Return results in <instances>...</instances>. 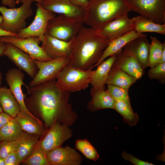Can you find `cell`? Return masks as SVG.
<instances>
[{
    "mask_svg": "<svg viewBox=\"0 0 165 165\" xmlns=\"http://www.w3.org/2000/svg\"><path fill=\"white\" fill-rule=\"evenodd\" d=\"M22 162L28 165H50L46 154L35 148Z\"/></svg>",
    "mask_w": 165,
    "mask_h": 165,
    "instance_id": "32",
    "label": "cell"
},
{
    "mask_svg": "<svg viewBox=\"0 0 165 165\" xmlns=\"http://www.w3.org/2000/svg\"><path fill=\"white\" fill-rule=\"evenodd\" d=\"M113 68H112L109 72L107 85H114L128 90L137 80L121 69L117 70Z\"/></svg>",
    "mask_w": 165,
    "mask_h": 165,
    "instance_id": "27",
    "label": "cell"
},
{
    "mask_svg": "<svg viewBox=\"0 0 165 165\" xmlns=\"http://www.w3.org/2000/svg\"><path fill=\"white\" fill-rule=\"evenodd\" d=\"M3 20V17L2 16L0 15V25Z\"/></svg>",
    "mask_w": 165,
    "mask_h": 165,
    "instance_id": "47",
    "label": "cell"
},
{
    "mask_svg": "<svg viewBox=\"0 0 165 165\" xmlns=\"http://www.w3.org/2000/svg\"><path fill=\"white\" fill-rule=\"evenodd\" d=\"M46 155L50 165H79L82 160L80 155L68 146L55 148Z\"/></svg>",
    "mask_w": 165,
    "mask_h": 165,
    "instance_id": "16",
    "label": "cell"
},
{
    "mask_svg": "<svg viewBox=\"0 0 165 165\" xmlns=\"http://www.w3.org/2000/svg\"><path fill=\"white\" fill-rule=\"evenodd\" d=\"M6 48V43L0 41V56H4Z\"/></svg>",
    "mask_w": 165,
    "mask_h": 165,
    "instance_id": "42",
    "label": "cell"
},
{
    "mask_svg": "<svg viewBox=\"0 0 165 165\" xmlns=\"http://www.w3.org/2000/svg\"><path fill=\"white\" fill-rule=\"evenodd\" d=\"M114 109L120 114L124 122L130 126L136 125L139 120L137 113L134 112L130 102L123 100H115Z\"/></svg>",
    "mask_w": 165,
    "mask_h": 165,
    "instance_id": "29",
    "label": "cell"
},
{
    "mask_svg": "<svg viewBox=\"0 0 165 165\" xmlns=\"http://www.w3.org/2000/svg\"><path fill=\"white\" fill-rule=\"evenodd\" d=\"M94 71L92 69L80 68L70 63L58 75L56 82L59 87L70 93L78 91L88 88Z\"/></svg>",
    "mask_w": 165,
    "mask_h": 165,
    "instance_id": "4",
    "label": "cell"
},
{
    "mask_svg": "<svg viewBox=\"0 0 165 165\" xmlns=\"http://www.w3.org/2000/svg\"><path fill=\"white\" fill-rule=\"evenodd\" d=\"M1 141L0 140V142H1Z\"/></svg>",
    "mask_w": 165,
    "mask_h": 165,
    "instance_id": "49",
    "label": "cell"
},
{
    "mask_svg": "<svg viewBox=\"0 0 165 165\" xmlns=\"http://www.w3.org/2000/svg\"><path fill=\"white\" fill-rule=\"evenodd\" d=\"M24 133L15 118H12L0 129L1 141H14L20 139Z\"/></svg>",
    "mask_w": 165,
    "mask_h": 165,
    "instance_id": "28",
    "label": "cell"
},
{
    "mask_svg": "<svg viewBox=\"0 0 165 165\" xmlns=\"http://www.w3.org/2000/svg\"><path fill=\"white\" fill-rule=\"evenodd\" d=\"M88 0L84 24L97 30L132 11L126 0Z\"/></svg>",
    "mask_w": 165,
    "mask_h": 165,
    "instance_id": "3",
    "label": "cell"
},
{
    "mask_svg": "<svg viewBox=\"0 0 165 165\" xmlns=\"http://www.w3.org/2000/svg\"><path fill=\"white\" fill-rule=\"evenodd\" d=\"M110 42L97 30L83 26L73 39L70 64L84 70L92 69Z\"/></svg>",
    "mask_w": 165,
    "mask_h": 165,
    "instance_id": "2",
    "label": "cell"
},
{
    "mask_svg": "<svg viewBox=\"0 0 165 165\" xmlns=\"http://www.w3.org/2000/svg\"><path fill=\"white\" fill-rule=\"evenodd\" d=\"M17 4H18L20 3H22L25 0H15ZM34 1H36L37 3L40 4L43 0H34Z\"/></svg>",
    "mask_w": 165,
    "mask_h": 165,
    "instance_id": "44",
    "label": "cell"
},
{
    "mask_svg": "<svg viewBox=\"0 0 165 165\" xmlns=\"http://www.w3.org/2000/svg\"><path fill=\"white\" fill-rule=\"evenodd\" d=\"M84 24L83 20L73 19L59 14L49 21L45 34L61 40L70 41L75 38Z\"/></svg>",
    "mask_w": 165,
    "mask_h": 165,
    "instance_id": "6",
    "label": "cell"
},
{
    "mask_svg": "<svg viewBox=\"0 0 165 165\" xmlns=\"http://www.w3.org/2000/svg\"><path fill=\"white\" fill-rule=\"evenodd\" d=\"M14 118L26 132L40 136L45 133L41 120L25 112L21 111Z\"/></svg>",
    "mask_w": 165,
    "mask_h": 165,
    "instance_id": "23",
    "label": "cell"
},
{
    "mask_svg": "<svg viewBox=\"0 0 165 165\" xmlns=\"http://www.w3.org/2000/svg\"><path fill=\"white\" fill-rule=\"evenodd\" d=\"M16 35L6 31L0 28V37L5 36H16Z\"/></svg>",
    "mask_w": 165,
    "mask_h": 165,
    "instance_id": "41",
    "label": "cell"
},
{
    "mask_svg": "<svg viewBox=\"0 0 165 165\" xmlns=\"http://www.w3.org/2000/svg\"><path fill=\"white\" fill-rule=\"evenodd\" d=\"M75 147L87 159L96 161L99 158L97 150L87 140H77Z\"/></svg>",
    "mask_w": 165,
    "mask_h": 165,
    "instance_id": "31",
    "label": "cell"
},
{
    "mask_svg": "<svg viewBox=\"0 0 165 165\" xmlns=\"http://www.w3.org/2000/svg\"><path fill=\"white\" fill-rule=\"evenodd\" d=\"M36 14L32 22L28 27L21 30L17 37L25 38L32 36L38 37L41 42L43 41L49 21L55 16V13L43 8L37 3Z\"/></svg>",
    "mask_w": 165,
    "mask_h": 165,
    "instance_id": "10",
    "label": "cell"
},
{
    "mask_svg": "<svg viewBox=\"0 0 165 165\" xmlns=\"http://www.w3.org/2000/svg\"><path fill=\"white\" fill-rule=\"evenodd\" d=\"M150 38L148 66L152 68L159 63L165 43H162L156 37L151 36Z\"/></svg>",
    "mask_w": 165,
    "mask_h": 165,
    "instance_id": "30",
    "label": "cell"
},
{
    "mask_svg": "<svg viewBox=\"0 0 165 165\" xmlns=\"http://www.w3.org/2000/svg\"><path fill=\"white\" fill-rule=\"evenodd\" d=\"M0 41L14 45L28 54L34 60L45 61L51 60L39 46L41 42L38 37L20 38L16 36H5L0 37Z\"/></svg>",
    "mask_w": 165,
    "mask_h": 165,
    "instance_id": "11",
    "label": "cell"
},
{
    "mask_svg": "<svg viewBox=\"0 0 165 165\" xmlns=\"http://www.w3.org/2000/svg\"><path fill=\"white\" fill-rule=\"evenodd\" d=\"M132 19L134 23L133 30L137 32H151L165 35V23L157 24L141 15Z\"/></svg>",
    "mask_w": 165,
    "mask_h": 165,
    "instance_id": "25",
    "label": "cell"
},
{
    "mask_svg": "<svg viewBox=\"0 0 165 165\" xmlns=\"http://www.w3.org/2000/svg\"><path fill=\"white\" fill-rule=\"evenodd\" d=\"M40 136L24 132L21 138L19 144L16 151L21 163L32 152L39 141Z\"/></svg>",
    "mask_w": 165,
    "mask_h": 165,
    "instance_id": "26",
    "label": "cell"
},
{
    "mask_svg": "<svg viewBox=\"0 0 165 165\" xmlns=\"http://www.w3.org/2000/svg\"><path fill=\"white\" fill-rule=\"evenodd\" d=\"M126 0L132 11L155 23H165V0Z\"/></svg>",
    "mask_w": 165,
    "mask_h": 165,
    "instance_id": "8",
    "label": "cell"
},
{
    "mask_svg": "<svg viewBox=\"0 0 165 165\" xmlns=\"http://www.w3.org/2000/svg\"><path fill=\"white\" fill-rule=\"evenodd\" d=\"M20 138L14 141H1L0 143V156L5 159L11 152L16 151Z\"/></svg>",
    "mask_w": 165,
    "mask_h": 165,
    "instance_id": "34",
    "label": "cell"
},
{
    "mask_svg": "<svg viewBox=\"0 0 165 165\" xmlns=\"http://www.w3.org/2000/svg\"><path fill=\"white\" fill-rule=\"evenodd\" d=\"M0 165H5L4 159L0 156Z\"/></svg>",
    "mask_w": 165,
    "mask_h": 165,
    "instance_id": "45",
    "label": "cell"
},
{
    "mask_svg": "<svg viewBox=\"0 0 165 165\" xmlns=\"http://www.w3.org/2000/svg\"><path fill=\"white\" fill-rule=\"evenodd\" d=\"M3 112L0 105V113Z\"/></svg>",
    "mask_w": 165,
    "mask_h": 165,
    "instance_id": "48",
    "label": "cell"
},
{
    "mask_svg": "<svg viewBox=\"0 0 165 165\" xmlns=\"http://www.w3.org/2000/svg\"><path fill=\"white\" fill-rule=\"evenodd\" d=\"M165 63V47H164L163 49L161 59L159 63Z\"/></svg>",
    "mask_w": 165,
    "mask_h": 165,
    "instance_id": "43",
    "label": "cell"
},
{
    "mask_svg": "<svg viewBox=\"0 0 165 165\" xmlns=\"http://www.w3.org/2000/svg\"><path fill=\"white\" fill-rule=\"evenodd\" d=\"M4 160L5 165H18L21 163L16 151L10 153Z\"/></svg>",
    "mask_w": 165,
    "mask_h": 165,
    "instance_id": "37",
    "label": "cell"
},
{
    "mask_svg": "<svg viewBox=\"0 0 165 165\" xmlns=\"http://www.w3.org/2000/svg\"><path fill=\"white\" fill-rule=\"evenodd\" d=\"M73 39L65 41L45 34L41 46L51 59L68 57Z\"/></svg>",
    "mask_w": 165,
    "mask_h": 165,
    "instance_id": "17",
    "label": "cell"
},
{
    "mask_svg": "<svg viewBox=\"0 0 165 165\" xmlns=\"http://www.w3.org/2000/svg\"><path fill=\"white\" fill-rule=\"evenodd\" d=\"M73 4L77 6L86 9L89 5L88 0H69Z\"/></svg>",
    "mask_w": 165,
    "mask_h": 165,
    "instance_id": "39",
    "label": "cell"
},
{
    "mask_svg": "<svg viewBox=\"0 0 165 165\" xmlns=\"http://www.w3.org/2000/svg\"><path fill=\"white\" fill-rule=\"evenodd\" d=\"M4 56L13 62L20 70L33 78L37 72V68L34 61L27 53L14 45L6 43Z\"/></svg>",
    "mask_w": 165,
    "mask_h": 165,
    "instance_id": "13",
    "label": "cell"
},
{
    "mask_svg": "<svg viewBox=\"0 0 165 165\" xmlns=\"http://www.w3.org/2000/svg\"><path fill=\"white\" fill-rule=\"evenodd\" d=\"M12 118L4 112L0 113V129Z\"/></svg>",
    "mask_w": 165,
    "mask_h": 165,
    "instance_id": "38",
    "label": "cell"
},
{
    "mask_svg": "<svg viewBox=\"0 0 165 165\" xmlns=\"http://www.w3.org/2000/svg\"><path fill=\"white\" fill-rule=\"evenodd\" d=\"M148 75L152 78L164 77L165 75V63H159L151 68Z\"/></svg>",
    "mask_w": 165,
    "mask_h": 165,
    "instance_id": "35",
    "label": "cell"
},
{
    "mask_svg": "<svg viewBox=\"0 0 165 165\" xmlns=\"http://www.w3.org/2000/svg\"><path fill=\"white\" fill-rule=\"evenodd\" d=\"M121 155L125 160L130 161L134 165H154L151 163L140 160L125 151L122 152Z\"/></svg>",
    "mask_w": 165,
    "mask_h": 165,
    "instance_id": "36",
    "label": "cell"
},
{
    "mask_svg": "<svg viewBox=\"0 0 165 165\" xmlns=\"http://www.w3.org/2000/svg\"><path fill=\"white\" fill-rule=\"evenodd\" d=\"M72 135L70 129L66 123L54 122L49 127L42 139L38 141L35 148L46 154L62 144Z\"/></svg>",
    "mask_w": 165,
    "mask_h": 165,
    "instance_id": "9",
    "label": "cell"
},
{
    "mask_svg": "<svg viewBox=\"0 0 165 165\" xmlns=\"http://www.w3.org/2000/svg\"><path fill=\"white\" fill-rule=\"evenodd\" d=\"M37 74L30 82L29 87L38 86L56 79L63 69L70 63L68 57L42 61L34 60Z\"/></svg>",
    "mask_w": 165,
    "mask_h": 165,
    "instance_id": "7",
    "label": "cell"
},
{
    "mask_svg": "<svg viewBox=\"0 0 165 165\" xmlns=\"http://www.w3.org/2000/svg\"><path fill=\"white\" fill-rule=\"evenodd\" d=\"M116 61L119 65V69L129 75L138 79L143 75L142 67L133 54L125 49L124 51L119 53Z\"/></svg>",
    "mask_w": 165,
    "mask_h": 165,
    "instance_id": "19",
    "label": "cell"
},
{
    "mask_svg": "<svg viewBox=\"0 0 165 165\" xmlns=\"http://www.w3.org/2000/svg\"><path fill=\"white\" fill-rule=\"evenodd\" d=\"M118 54L113 55L104 60L94 70L90 83L92 87L96 89H105V85L106 84L109 72Z\"/></svg>",
    "mask_w": 165,
    "mask_h": 165,
    "instance_id": "21",
    "label": "cell"
},
{
    "mask_svg": "<svg viewBox=\"0 0 165 165\" xmlns=\"http://www.w3.org/2000/svg\"><path fill=\"white\" fill-rule=\"evenodd\" d=\"M107 89L115 100H121L130 102L128 90L112 85H107Z\"/></svg>",
    "mask_w": 165,
    "mask_h": 165,
    "instance_id": "33",
    "label": "cell"
},
{
    "mask_svg": "<svg viewBox=\"0 0 165 165\" xmlns=\"http://www.w3.org/2000/svg\"><path fill=\"white\" fill-rule=\"evenodd\" d=\"M0 105L3 111L14 118L21 111L20 106L9 88L0 86Z\"/></svg>",
    "mask_w": 165,
    "mask_h": 165,
    "instance_id": "24",
    "label": "cell"
},
{
    "mask_svg": "<svg viewBox=\"0 0 165 165\" xmlns=\"http://www.w3.org/2000/svg\"><path fill=\"white\" fill-rule=\"evenodd\" d=\"M40 4L44 9L54 13L84 20L86 9L75 5L69 0H43Z\"/></svg>",
    "mask_w": 165,
    "mask_h": 165,
    "instance_id": "14",
    "label": "cell"
},
{
    "mask_svg": "<svg viewBox=\"0 0 165 165\" xmlns=\"http://www.w3.org/2000/svg\"><path fill=\"white\" fill-rule=\"evenodd\" d=\"M2 4L8 6L9 8H16L17 4L15 0H1Z\"/></svg>",
    "mask_w": 165,
    "mask_h": 165,
    "instance_id": "40",
    "label": "cell"
},
{
    "mask_svg": "<svg viewBox=\"0 0 165 165\" xmlns=\"http://www.w3.org/2000/svg\"><path fill=\"white\" fill-rule=\"evenodd\" d=\"M147 36L138 37L130 42L125 46L134 55L142 67L148 66L150 44Z\"/></svg>",
    "mask_w": 165,
    "mask_h": 165,
    "instance_id": "22",
    "label": "cell"
},
{
    "mask_svg": "<svg viewBox=\"0 0 165 165\" xmlns=\"http://www.w3.org/2000/svg\"><path fill=\"white\" fill-rule=\"evenodd\" d=\"M28 93V105L40 114L46 128L52 125L59 115L71 111L68 103L70 92L59 87L56 79L30 87Z\"/></svg>",
    "mask_w": 165,
    "mask_h": 165,
    "instance_id": "1",
    "label": "cell"
},
{
    "mask_svg": "<svg viewBox=\"0 0 165 165\" xmlns=\"http://www.w3.org/2000/svg\"><path fill=\"white\" fill-rule=\"evenodd\" d=\"M142 36H147V35L144 33L137 32L133 30L110 41L103 51L100 59L94 65L93 68L97 66L107 58L121 52L122 48L130 41L138 37Z\"/></svg>",
    "mask_w": 165,
    "mask_h": 165,
    "instance_id": "18",
    "label": "cell"
},
{
    "mask_svg": "<svg viewBox=\"0 0 165 165\" xmlns=\"http://www.w3.org/2000/svg\"><path fill=\"white\" fill-rule=\"evenodd\" d=\"M24 74L20 69L12 68L8 70L5 75V79L9 86V89L19 103L21 111L25 112L34 118H37L27 108L25 102V95L23 94L21 86L24 85L27 89L30 88L24 82Z\"/></svg>",
    "mask_w": 165,
    "mask_h": 165,
    "instance_id": "12",
    "label": "cell"
},
{
    "mask_svg": "<svg viewBox=\"0 0 165 165\" xmlns=\"http://www.w3.org/2000/svg\"><path fill=\"white\" fill-rule=\"evenodd\" d=\"M133 29V21L127 15L112 20L97 30L101 35L110 41Z\"/></svg>",
    "mask_w": 165,
    "mask_h": 165,
    "instance_id": "15",
    "label": "cell"
},
{
    "mask_svg": "<svg viewBox=\"0 0 165 165\" xmlns=\"http://www.w3.org/2000/svg\"><path fill=\"white\" fill-rule=\"evenodd\" d=\"M91 99L87 108L92 111L104 109H114L115 100L108 89H96L92 87Z\"/></svg>",
    "mask_w": 165,
    "mask_h": 165,
    "instance_id": "20",
    "label": "cell"
},
{
    "mask_svg": "<svg viewBox=\"0 0 165 165\" xmlns=\"http://www.w3.org/2000/svg\"><path fill=\"white\" fill-rule=\"evenodd\" d=\"M2 73L0 72V86L2 85Z\"/></svg>",
    "mask_w": 165,
    "mask_h": 165,
    "instance_id": "46",
    "label": "cell"
},
{
    "mask_svg": "<svg viewBox=\"0 0 165 165\" xmlns=\"http://www.w3.org/2000/svg\"><path fill=\"white\" fill-rule=\"evenodd\" d=\"M34 0H25L18 8L0 6L3 20L0 25L2 29L16 35L27 25L26 20L33 14L31 5ZM17 36V35H16Z\"/></svg>",
    "mask_w": 165,
    "mask_h": 165,
    "instance_id": "5",
    "label": "cell"
}]
</instances>
